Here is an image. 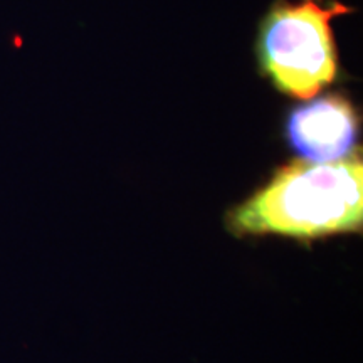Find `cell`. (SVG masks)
Masks as SVG:
<instances>
[{
	"label": "cell",
	"instance_id": "obj_3",
	"mask_svg": "<svg viewBox=\"0 0 363 363\" xmlns=\"http://www.w3.org/2000/svg\"><path fill=\"white\" fill-rule=\"evenodd\" d=\"M358 126L353 104L342 94H328L296 108L288 118L286 135L301 160L333 163L355 155Z\"/></svg>",
	"mask_w": 363,
	"mask_h": 363
},
{
	"label": "cell",
	"instance_id": "obj_1",
	"mask_svg": "<svg viewBox=\"0 0 363 363\" xmlns=\"http://www.w3.org/2000/svg\"><path fill=\"white\" fill-rule=\"evenodd\" d=\"M363 225V162L296 160L279 167L251 197L227 214L238 238L281 235L311 242L360 233Z\"/></svg>",
	"mask_w": 363,
	"mask_h": 363
},
{
	"label": "cell",
	"instance_id": "obj_2",
	"mask_svg": "<svg viewBox=\"0 0 363 363\" xmlns=\"http://www.w3.org/2000/svg\"><path fill=\"white\" fill-rule=\"evenodd\" d=\"M335 0L278 2L261 26L262 72L281 93L310 99L335 79L338 69L331 19L350 12Z\"/></svg>",
	"mask_w": 363,
	"mask_h": 363
}]
</instances>
